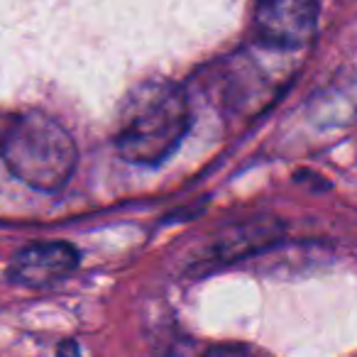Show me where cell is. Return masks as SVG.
<instances>
[{
	"mask_svg": "<svg viewBox=\"0 0 357 357\" xmlns=\"http://www.w3.org/2000/svg\"><path fill=\"white\" fill-rule=\"evenodd\" d=\"M191 125L186 93L169 81H149L132 91L115 132V149L130 164L157 167L167 162Z\"/></svg>",
	"mask_w": 357,
	"mask_h": 357,
	"instance_id": "6da1fadb",
	"label": "cell"
},
{
	"mask_svg": "<svg viewBox=\"0 0 357 357\" xmlns=\"http://www.w3.org/2000/svg\"><path fill=\"white\" fill-rule=\"evenodd\" d=\"M79 267V252L69 243H37L20 250L8 267V277L20 287L45 289L64 282Z\"/></svg>",
	"mask_w": 357,
	"mask_h": 357,
	"instance_id": "277c9868",
	"label": "cell"
},
{
	"mask_svg": "<svg viewBox=\"0 0 357 357\" xmlns=\"http://www.w3.org/2000/svg\"><path fill=\"white\" fill-rule=\"evenodd\" d=\"M0 157L13 176L37 191L54 194L74 176L79 149L54 118L30 110L6 130L0 139Z\"/></svg>",
	"mask_w": 357,
	"mask_h": 357,
	"instance_id": "7a4b0ae2",
	"label": "cell"
},
{
	"mask_svg": "<svg viewBox=\"0 0 357 357\" xmlns=\"http://www.w3.org/2000/svg\"><path fill=\"white\" fill-rule=\"evenodd\" d=\"M321 17V0H257L255 22L272 47L296 50L313 40Z\"/></svg>",
	"mask_w": 357,
	"mask_h": 357,
	"instance_id": "3957f363",
	"label": "cell"
}]
</instances>
